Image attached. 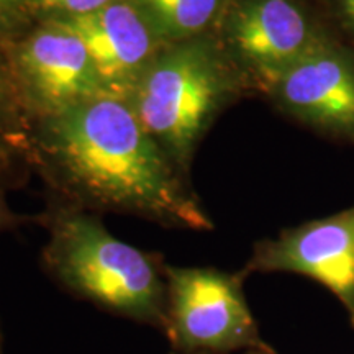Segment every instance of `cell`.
Here are the masks:
<instances>
[{
	"mask_svg": "<svg viewBox=\"0 0 354 354\" xmlns=\"http://www.w3.org/2000/svg\"><path fill=\"white\" fill-rule=\"evenodd\" d=\"M17 86L7 53L0 46V180L8 179L19 158V112Z\"/></svg>",
	"mask_w": 354,
	"mask_h": 354,
	"instance_id": "8fae6325",
	"label": "cell"
},
{
	"mask_svg": "<svg viewBox=\"0 0 354 354\" xmlns=\"http://www.w3.org/2000/svg\"><path fill=\"white\" fill-rule=\"evenodd\" d=\"M43 140L71 189L97 209L172 228H214L130 100L102 94L53 115Z\"/></svg>",
	"mask_w": 354,
	"mask_h": 354,
	"instance_id": "6da1fadb",
	"label": "cell"
},
{
	"mask_svg": "<svg viewBox=\"0 0 354 354\" xmlns=\"http://www.w3.org/2000/svg\"><path fill=\"white\" fill-rule=\"evenodd\" d=\"M245 274L214 268L166 266L167 304L162 333L172 353L271 351L243 292Z\"/></svg>",
	"mask_w": 354,
	"mask_h": 354,
	"instance_id": "5b68a950",
	"label": "cell"
},
{
	"mask_svg": "<svg viewBox=\"0 0 354 354\" xmlns=\"http://www.w3.org/2000/svg\"><path fill=\"white\" fill-rule=\"evenodd\" d=\"M251 272L312 279L342 302L354 326V205L259 241L243 269Z\"/></svg>",
	"mask_w": 354,
	"mask_h": 354,
	"instance_id": "8992f818",
	"label": "cell"
},
{
	"mask_svg": "<svg viewBox=\"0 0 354 354\" xmlns=\"http://www.w3.org/2000/svg\"><path fill=\"white\" fill-rule=\"evenodd\" d=\"M44 12L56 13L55 19L59 17H76L95 12L104 8L115 0H33Z\"/></svg>",
	"mask_w": 354,
	"mask_h": 354,
	"instance_id": "4fadbf2b",
	"label": "cell"
},
{
	"mask_svg": "<svg viewBox=\"0 0 354 354\" xmlns=\"http://www.w3.org/2000/svg\"><path fill=\"white\" fill-rule=\"evenodd\" d=\"M46 221L41 263L57 284L110 315L165 331L166 266L154 254L115 238L81 210H59Z\"/></svg>",
	"mask_w": 354,
	"mask_h": 354,
	"instance_id": "7a4b0ae2",
	"label": "cell"
},
{
	"mask_svg": "<svg viewBox=\"0 0 354 354\" xmlns=\"http://www.w3.org/2000/svg\"><path fill=\"white\" fill-rule=\"evenodd\" d=\"M212 33L246 88L264 94L304 56L336 38L315 0H228Z\"/></svg>",
	"mask_w": 354,
	"mask_h": 354,
	"instance_id": "277c9868",
	"label": "cell"
},
{
	"mask_svg": "<svg viewBox=\"0 0 354 354\" xmlns=\"http://www.w3.org/2000/svg\"><path fill=\"white\" fill-rule=\"evenodd\" d=\"M53 21L79 37L105 91L125 100H130L146 69L166 48L130 0H115L86 15Z\"/></svg>",
	"mask_w": 354,
	"mask_h": 354,
	"instance_id": "9c48e42d",
	"label": "cell"
},
{
	"mask_svg": "<svg viewBox=\"0 0 354 354\" xmlns=\"http://www.w3.org/2000/svg\"><path fill=\"white\" fill-rule=\"evenodd\" d=\"M171 354H179V353H171ZM194 354H207V353H194Z\"/></svg>",
	"mask_w": 354,
	"mask_h": 354,
	"instance_id": "ac0fdd59",
	"label": "cell"
},
{
	"mask_svg": "<svg viewBox=\"0 0 354 354\" xmlns=\"http://www.w3.org/2000/svg\"><path fill=\"white\" fill-rule=\"evenodd\" d=\"M248 354H274V351L271 349V351H250Z\"/></svg>",
	"mask_w": 354,
	"mask_h": 354,
	"instance_id": "e0dca14e",
	"label": "cell"
},
{
	"mask_svg": "<svg viewBox=\"0 0 354 354\" xmlns=\"http://www.w3.org/2000/svg\"><path fill=\"white\" fill-rule=\"evenodd\" d=\"M10 64L17 86L48 117L109 94L84 43L53 20L12 48Z\"/></svg>",
	"mask_w": 354,
	"mask_h": 354,
	"instance_id": "ba28073f",
	"label": "cell"
},
{
	"mask_svg": "<svg viewBox=\"0 0 354 354\" xmlns=\"http://www.w3.org/2000/svg\"><path fill=\"white\" fill-rule=\"evenodd\" d=\"M166 44L214 32L228 0H130Z\"/></svg>",
	"mask_w": 354,
	"mask_h": 354,
	"instance_id": "30bf717a",
	"label": "cell"
},
{
	"mask_svg": "<svg viewBox=\"0 0 354 354\" xmlns=\"http://www.w3.org/2000/svg\"><path fill=\"white\" fill-rule=\"evenodd\" d=\"M315 3L335 37L354 48V0H315Z\"/></svg>",
	"mask_w": 354,
	"mask_h": 354,
	"instance_id": "7c38bea8",
	"label": "cell"
},
{
	"mask_svg": "<svg viewBox=\"0 0 354 354\" xmlns=\"http://www.w3.org/2000/svg\"><path fill=\"white\" fill-rule=\"evenodd\" d=\"M266 95L310 130L354 145V48L338 38L304 56Z\"/></svg>",
	"mask_w": 354,
	"mask_h": 354,
	"instance_id": "52a82bcc",
	"label": "cell"
},
{
	"mask_svg": "<svg viewBox=\"0 0 354 354\" xmlns=\"http://www.w3.org/2000/svg\"><path fill=\"white\" fill-rule=\"evenodd\" d=\"M246 86L214 33L166 44L146 69L130 104L176 165Z\"/></svg>",
	"mask_w": 354,
	"mask_h": 354,
	"instance_id": "3957f363",
	"label": "cell"
},
{
	"mask_svg": "<svg viewBox=\"0 0 354 354\" xmlns=\"http://www.w3.org/2000/svg\"><path fill=\"white\" fill-rule=\"evenodd\" d=\"M21 3V0H0V19L15 10Z\"/></svg>",
	"mask_w": 354,
	"mask_h": 354,
	"instance_id": "9a60e30c",
	"label": "cell"
},
{
	"mask_svg": "<svg viewBox=\"0 0 354 354\" xmlns=\"http://www.w3.org/2000/svg\"><path fill=\"white\" fill-rule=\"evenodd\" d=\"M3 353V331H2V323H0V354Z\"/></svg>",
	"mask_w": 354,
	"mask_h": 354,
	"instance_id": "2e32d148",
	"label": "cell"
},
{
	"mask_svg": "<svg viewBox=\"0 0 354 354\" xmlns=\"http://www.w3.org/2000/svg\"><path fill=\"white\" fill-rule=\"evenodd\" d=\"M20 221H21L20 216L15 215L10 209H8V205L2 197V192H0V232L17 227Z\"/></svg>",
	"mask_w": 354,
	"mask_h": 354,
	"instance_id": "5bb4252c",
	"label": "cell"
}]
</instances>
